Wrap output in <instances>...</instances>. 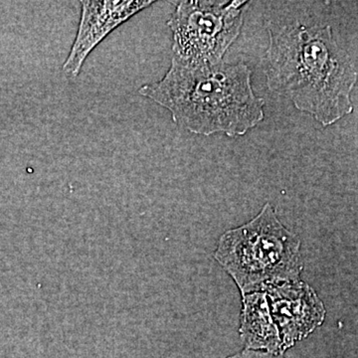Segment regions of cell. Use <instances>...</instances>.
<instances>
[{"instance_id":"6da1fadb","label":"cell","mask_w":358,"mask_h":358,"mask_svg":"<svg viewBox=\"0 0 358 358\" xmlns=\"http://www.w3.org/2000/svg\"><path fill=\"white\" fill-rule=\"evenodd\" d=\"M268 88L288 96L296 110L324 128L352 114L357 63L336 41L331 26H268Z\"/></svg>"},{"instance_id":"7a4b0ae2","label":"cell","mask_w":358,"mask_h":358,"mask_svg":"<svg viewBox=\"0 0 358 358\" xmlns=\"http://www.w3.org/2000/svg\"><path fill=\"white\" fill-rule=\"evenodd\" d=\"M245 63L187 64L173 58L159 81L138 93L171 112L173 122L189 133L230 138L244 136L265 117V100L256 95Z\"/></svg>"},{"instance_id":"5b68a950","label":"cell","mask_w":358,"mask_h":358,"mask_svg":"<svg viewBox=\"0 0 358 358\" xmlns=\"http://www.w3.org/2000/svg\"><path fill=\"white\" fill-rule=\"evenodd\" d=\"M268 308L285 353L324 324L327 310L315 289L301 280L266 289Z\"/></svg>"},{"instance_id":"8992f818","label":"cell","mask_w":358,"mask_h":358,"mask_svg":"<svg viewBox=\"0 0 358 358\" xmlns=\"http://www.w3.org/2000/svg\"><path fill=\"white\" fill-rule=\"evenodd\" d=\"M154 1H82L81 20L76 38L62 70L77 77L92 51L108 35Z\"/></svg>"},{"instance_id":"3957f363","label":"cell","mask_w":358,"mask_h":358,"mask_svg":"<svg viewBox=\"0 0 358 358\" xmlns=\"http://www.w3.org/2000/svg\"><path fill=\"white\" fill-rule=\"evenodd\" d=\"M301 247L300 238L282 225L268 202L248 223L223 233L214 258L244 296L300 280Z\"/></svg>"},{"instance_id":"52a82bcc","label":"cell","mask_w":358,"mask_h":358,"mask_svg":"<svg viewBox=\"0 0 358 358\" xmlns=\"http://www.w3.org/2000/svg\"><path fill=\"white\" fill-rule=\"evenodd\" d=\"M240 336L246 350L282 355L281 339L264 292L242 296Z\"/></svg>"},{"instance_id":"ba28073f","label":"cell","mask_w":358,"mask_h":358,"mask_svg":"<svg viewBox=\"0 0 358 358\" xmlns=\"http://www.w3.org/2000/svg\"><path fill=\"white\" fill-rule=\"evenodd\" d=\"M227 358H285L282 355H271L265 352H257V350H245Z\"/></svg>"},{"instance_id":"277c9868","label":"cell","mask_w":358,"mask_h":358,"mask_svg":"<svg viewBox=\"0 0 358 358\" xmlns=\"http://www.w3.org/2000/svg\"><path fill=\"white\" fill-rule=\"evenodd\" d=\"M246 1L179 2L167 21L173 57L187 64H217L241 34Z\"/></svg>"}]
</instances>
